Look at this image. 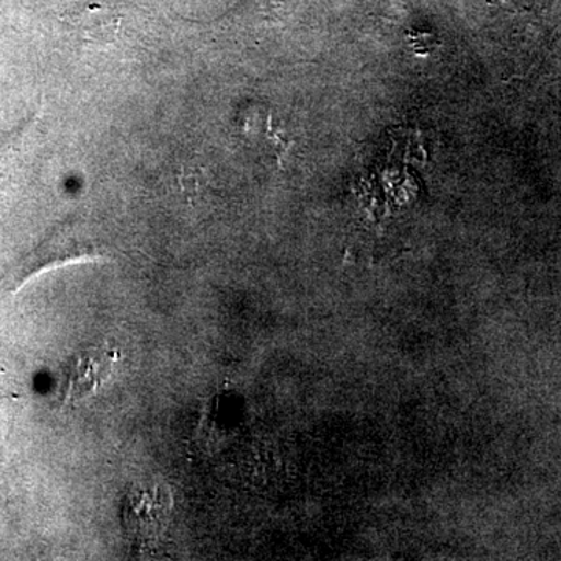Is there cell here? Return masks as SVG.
<instances>
[{
  "label": "cell",
  "instance_id": "cell-1",
  "mask_svg": "<svg viewBox=\"0 0 561 561\" xmlns=\"http://www.w3.org/2000/svg\"><path fill=\"white\" fill-rule=\"evenodd\" d=\"M119 353L113 348L84 351L72 362L66 382V398L70 401L87 400L110 378Z\"/></svg>",
  "mask_w": 561,
  "mask_h": 561
},
{
  "label": "cell",
  "instance_id": "cell-2",
  "mask_svg": "<svg viewBox=\"0 0 561 561\" xmlns=\"http://www.w3.org/2000/svg\"><path fill=\"white\" fill-rule=\"evenodd\" d=\"M165 513L168 507L162 502V494L158 491H138L128 497L125 505V526L135 531H149L161 526Z\"/></svg>",
  "mask_w": 561,
  "mask_h": 561
}]
</instances>
